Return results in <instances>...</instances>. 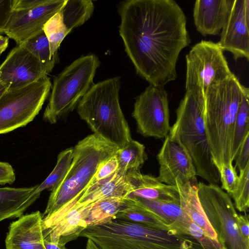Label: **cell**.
Here are the masks:
<instances>
[{
    "mask_svg": "<svg viewBox=\"0 0 249 249\" xmlns=\"http://www.w3.org/2000/svg\"><path fill=\"white\" fill-rule=\"evenodd\" d=\"M94 5L90 0H67L64 6L44 25L52 58L58 56V49L72 30L85 23L92 15Z\"/></svg>",
    "mask_w": 249,
    "mask_h": 249,
    "instance_id": "4fadbf2b",
    "label": "cell"
},
{
    "mask_svg": "<svg viewBox=\"0 0 249 249\" xmlns=\"http://www.w3.org/2000/svg\"><path fill=\"white\" fill-rule=\"evenodd\" d=\"M205 106V95L186 91L176 109V120L171 127L168 137L189 153L196 176L209 184L218 185L220 176L208 143L204 120Z\"/></svg>",
    "mask_w": 249,
    "mask_h": 249,
    "instance_id": "277c9868",
    "label": "cell"
},
{
    "mask_svg": "<svg viewBox=\"0 0 249 249\" xmlns=\"http://www.w3.org/2000/svg\"><path fill=\"white\" fill-rule=\"evenodd\" d=\"M47 75L39 61L22 45H17L0 65V83L7 90L25 87Z\"/></svg>",
    "mask_w": 249,
    "mask_h": 249,
    "instance_id": "5bb4252c",
    "label": "cell"
},
{
    "mask_svg": "<svg viewBox=\"0 0 249 249\" xmlns=\"http://www.w3.org/2000/svg\"><path fill=\"white\" fill-rule=\"evenodd\" d=\"M235 168L243 171L249 163V134L244 139L235 158Z\"/></svg>",
    "mask_w": 249,
    "mask_h": 249,
    "instance_id": "d6a6232c",
    "label": "cell"
},
{
    "mask_svg": "<svg viewBox=\"0 0 249 249\" xmlns=\"http://www.w3.org/2000/svg\"><path fill=\"white\" fill-rule=\"evenodd\" d=\"M127 196L137 200L179 230L190 233L189 227L193 221L182 208L180 203L146 199L134 196Z\"/></svg>",
    "mask_w": 249,
    "mask_h": 249,
    "instance_id": "cb8c5ba5",
    "label": "cell"
},
{
    "mask_svg": "<svg viewBox=\"0 0 249 249\" xmlns=\"http://www.w3.org/2000/svg\"><path fill=\"white\" fill-rule=\"evenodd\" d=\"M223 51L231 52L235 60L249 59V0H234L228 19L218 42Z\"/></svg>",
    "mask_w": 249,
    "mask_h": 249,
    "instance_id": "2e32d148",
    "label": "cell"
},
{
    "mask_svg": "<svg viewBox=\"0 0 249 249\" xmlns=\"http://www.w3.org/2000/svg\"><path fill=\"white\" fill-rule=\"evenodd\" d=\"M118 169L126 173L130 170H139L147 159L144 146L131 139L116 153Z\"/></svg>",
    "mask_w": 249,
    "mask_h": 249,
    "instance_id": "4316f807",
    "label": "cell"
},
{
    "mask_svg": "<svg viewBox=\"0 0 249 249\" xmlns=\"http://www.w3.org/2000/svg\"><path fill=\"white\" fill-rule=\"evenodd\" d=\"M237 223L239 231L242 236L249 241V214H239L237 217Z\"/></svg>",
    "mask_w": 249,
    "mask_h": 249,
    "instance_id": "d590c367",
    "label": "cell"
},
{
    "mask_svg": "<svg viewBox=\"0 0 249 249\" xmlns=\"http://www.w3.org/2000/svg\"><path fill=\"white\" fill-rule=\"evenodd\" d=\"M100 249H203L190 233L177 228L163 230L115 218L87 226L80 233Z\"/></svg>",
    "mask_w": 249,
    "mask_h": 249,
    "instance_id": "7a4b0ae2",
    "label": "cell"
},
{
    "mask_svg": "<svg viewBox=\"0 0 249 249\" xmlns=\"http://www.w3.org/2000/svg\"><path fill=\"white\" fill-rule=\"evenodd\" d=\"M118 13L119 34L137 73L155 86L175 80L179 54L191 42L179 5L173 0H127Z\"/></svg>",
    "mask_w": 249,
    "mask_h": 249,
    "instance_id": "6da1fadb",
    "label": "cell"
},
{
    "mask_svg": "<svg viewBox=\"0 0 249 249\" xmlns=\"http://www.w3.org/2000/svg\"><path fill=\"white\" fill-rule=\"evenodd\" d=\"M73 156V148L62 151L58 155L56 165L48 177L39 185H37L33 196L39 198L44 190H52L62 181L71 164Z\"/></svg>",
    "mask_w": 249,
    "mask_h": 249,
    "instance_id": "83f0119b",
    "label": "cell"
},
{
    "mask_svg": "<svg viewBox=\"0 0 249 249\" xmlns=\"http://www.w3.org/2000/svg\"><path fill=\"white\" fill-rule=\"evenodd\" d=\"M16 179V174L12 166L7 162L0 161V185L12 184Z\"/></svg>",
    "mask_w": 249,
    "mask_h": 249,
    "instance_id": "e575fe53",
    "label": "cell"
},
{
    "mask_svg": "<svg viewBox=\"0 0 249 249\" xmlns=\"http://www.w3.org/2000/svg\"><path fill=\"white\" fill-rule=\"evenodd\" d=\"M9 38L0 35V56L8 46Z\"/></svg>",
    "mask_w": 249,
    "mask_h": 249,
    "instance_id": "74e56055",
    "label": "cell"
},
{
    "mask_svg": "<svg viewBox=\"0 0 249 249\" xmlns=\"http://www.w3.org/2000/svg\"><path fill=\"white\" fill-rule=\"evenodd\" d=\"M21 45L39 61L47 75L52 71L58 56L51 57L49 43L43 31Z\"/></svg>",
    "mask_w": 249,
    "mask_h": 249,
    "instance_id": "f1b7e54d",
    "label": "cell"
},
{
    "mask_svg": "<svg viewBox=\"0 0 249 249\" xmlns=\"http://www.w3.org/2000/svg\"><path fill=\"white\" fill-rule=\"evenodd\" d=\"M234 0H197L193 9L194 24L202 36L217 35L228 19Z\"/></svg>",
    "mask_w": 249,
    "mask_h": 249,
    "instance_id": "ac0fdd59",
    "label": "cell"
},
{
    "mask_svg": "<svg viewBox=\"0 0 249 249\" xmlns=\"http://www.w3.org/2000/svg\"><path fill=\"white\" fill-rule=\"evenodd\" d=\"M157 159L160 165L158 179L167 185L177 186L176 179L197 185L196 171L189 153L183 147L164 138Z\"/></svg>",
    "mask_w": 249,
    "mask_h": 249,
    "instance_id": "9a60e30c",
    "label": "cell"
},
{
    "mask_svg": "<svg viewBox=\"0 0 249 249\" xmlns=\"http://www.w3.org/2000/svg\"><path fill=\"white\" fill-rule=\"evenodd\" d=\"M218 42L201 40L186 55V92L205 95L208 89L230 77L231 71Z\"/></svg>",
    "mask_w": 249,
    "mask_h": 249,
    "instance_id": "30bf717a",
    "label": "cell"
},
{
    "mask_svg": "<svg viewBox=\"0 0 249 249\" xmlns=\"http://www.w3.org/2000/svg\"><path fill=\"white\" fill-rule=\"evenodd\" d=\"M125 174L118 169L110 178L87 188L76 202L90 204L107 198H126L130 194L131 189L126 180Z\"/></svg>",
    "mask_w": 249,
    "mask_h": 249,
    "instance_id": "7402d4cb",
    "label": "cell"
},
{
    "mask_svg": "<svg viewBox=\"0 0 249 249\" xmlns=\"http://www.w3.org/2000/svg\"><path fill=\"white\" fill-rule=\"evenodd\" d=\"M197 195L202 208L223 249H249L241 235L230 196L218 185L199 182Z\"/></svg>",
    "mask_w": 249,
    "mask_h": 249,
    "instance_id": "ba28073f",
    "label": "cell"
},
{
    "mask_svg": "<svg viewBox=\"0 0 249 249\" xmlns=\"http://www.w3.org/2000/svg\"><path fill=\"white\" fill-rule=\"evenodd\" d=\"M86 249H100L90 239H88Z\"/></svg>",
    "mask_w": 249,
    "mask_h": 249,
    "instance_id": "f35d334b",
    "label": "cell"
},
{
    "mask_svg": "<svg viewBox=\"0 0 249 249\" xmlns=\"http://www.w3.org/2000/svg\"><path fill=\"white\" fill-rule=\"evenodd\" d=\"M67 0H12V9L4 34L21 45L43 30L46 23Z\"/></svg>",
    "mask_w": 249,
    "mask_h": 249,
    "instance_id": "8fae6325",
    "label": "cell"
},
{
    "mask_svg": "<svg viewBox=\"0 0 249 249\" xmlns=\"http://www.w3.org/2000/svg\"><path fill=\"white\" fill-rule=\"evenodd\" d=\"M119 148L95 134L89 135L73 148L70 166L62 181L51 192L43 218L82 196L99 165L115 155Z\"/></svg>",
    "mask_w": 249,
    "mask_h": 249,
    "instance_id": "8992f818",
    "label": "cell"
},
{
    "mask_svg": "<svg viewBox=\"0 0 249 249\" xmlns=\"http://www.w3.org/2000/svg\"><path fill=\"white\" fill-rule=\"evenodd\" d=\"M12 9V0H0V34H4Z\"/></svg>",
    "mask_w": 249,
    "mask_h": 249,
    "instance_id": "836d02e7",
    "label": "cell"
},
{
    "mask_svg": "<svg viewBox=\"0 0 249 249\" xmlns=\"http://www.w3.org/2000/svg\"><path fill=\"white\" fill-rule=\"evenodd\" d=\"M115 218L163 230L177 228L129 196L124 198V205L116 215Z\"/></svg>",
    "mask_w": 249,
    "mask_h": 249,
    "instance_id": "603a6c76",
    "label": "cell"
},
{
    "mask_svg": "<svg viewBox=\"0 0 249 249\" xmlns=\"http://www.w3.org/2000/svg\"><path fill=\"white\" fill-rule=\"evenodd\" d=\"M221 182V188L227 191V193L231 196L234 192L239 182L236 168L232 164H223L218 170Z\"/></svg>",
    "mask_w": 249,
    "mask_h": 249,
    "instance_id": "1f68e13d",
    "label": "cell"
},
{
    "mask_svg": "<svg viewBox=\"0 0 249 249\" xmlns=\"http://www.w3.org/2000/svg\"><path fill=\"white\" fill-rule=\"evenodd\" d=\"M7 89L0 83V98L6 91Z\"/></svg>",
    "mask_w": 249,
    "mask_h": 249,
    "instance_id": "ab89813d",
    "label": "cell"
},
{
    "mask_svg": "<svg viewBox=\"0 0 249 249\" xmlns=\"http://www.w3.org/2000/svg\"><path fill=\"white\" fill-rule=\"evenodd\" d=\"M132 116L137 131L145 137L165 138L171 126L167 91L162 87L150 85L135 99Z\"/></svg>",
    "mask_w": 249,
    "mask_h": 249,
    "instance_id": "7c38bea8",
    "label": "cell"
},
{
    "mask_svg": "<svg viewBox=\"0 0 249 249\" xmlns=\"http://www.w3.org/2000/svg\"><path fill=\"white\" fill-rule=\"evenodd\" d=\"M245 86L233 73L205 94L204 120L213 162L218 170L231 160L234 125Z\"/></svg>",
    "mask_w": 249,
    "mask_h": 249,
    "instance_id": "3957f363",
    "label": "cell"
},
{
    "mask_svg": "<svg viewBox=\"0 0 249 249\" xmlns=\"http://www.w3.org/2000/svg\"><path fill=\"white\" fill-rule=\"evenodd\" d=\"M120 87V76L93 84L77 106L93 134L119 148L132 139L119 103Z\"/></svg>",
    "mask_w": 249,
    "mask_h": 249,
    "instance_id": "5b68a950",
    "label": "cell"
},
{
    "mask_svg": "<svg viewBox=\"0 0 249 249\" xmlns=\"http://www.w3.org/2000/svg\"><path fill=\"white\" fill-rule=\"evenodd\" d=\"M100 62L94 54L79 57L54 79L43 119L55 124L72 111L92 85Z\"/></svg>",
    "mask_w": 249,
    "mask_h": 249,
    "instance_id": "52a82bcc",
    "label": "cell"
},
{
    "mask_svg": "<svg viewBox=\"0 0 249 249\" xmlns=\"http://www.w3.org/2000/svg\"><path fill=\"white\" fill-rule=\"evenodd\" d=\"M116 154L102 162L98 167L87 188L98 185L112 177L118 169Z\"/></svg>",
    "mask_w": 249,
    "mask_h": 249,
    "instance_id": "4dcf8cb0",
    "label": "cell"
},
{
    "mask_svg": "<svg viewBox=\"0 0 249 249\" xmlns=\"http://www.w3.org/2000/svg\"><path fill=\"white\" fill-rule=\"evenodd\" d=\"M36 187L0 188V222L22 216L37 199L32 195Z\"/></svg>",
    "mask_w": 249,
    "mask_h": 249,
    "instance_id": "ffe728a7",
    "label": "cell"
},
{
    "mask_svg": "<svg viewBox=\"0 0 249 249\" xmlns=\"http://www.w3.org/2000/svg\"><path fill=\"white\" fill-rule=\"evenodd\" d=\"M43 219L37 211L12 222L5 238L6 249H45Z\"/></svg>",
    "mask_w": 249,
    "mask_h": 249,
    "instance_id": "e0dca14e",
    "label": "cell"
},
{
    "mask_svg": "<svg viewBox=\"0 0 249 249\" xmlns=\"http://www.w3.org/2000/svg\"><path fill=\"white\" fill-rule=\"evenodd\" d=\"M176 182L179 195L180 205L182 208L207 236L217 240L216 234L211 226L200 205L197 195V185L178 179H176Z\"/></svg>",
    "mask_w": 249,
    "mask_h": 249,
    "instance_id": "44dd1931",
    "label": "cell"
},
{
    "mask_svg": "<svg viewBox=\"0 0 249 249\" xmlns=\"http://www.w3.org/2000/svg\"><path fill=\"white\" fill-rule=\"evenodd\" d=\"M239 182L231 197L235 207L241 212L246 213L249 207V163L239 172Z\"/></svg>",
    "mask_w": 249,
    "mask_h": 249,
    "instance_id": "f546056e",
    "label": "cell"
},
{
    "mask_svg": "<svg viewBox=\"0 0 249 249\" xmlns=\"http://www.w3.org/2000/svg\"><path fill=\"white\" fill-rule=\"evenodd\" d=\"M249 89L244 87L234 125L231 160L233 161L247 134H249Z\"/></svg>",
    "mask_w": 249,
    "mask_h": 249,
    "instance_id": "484cf974",
    "label": "cell"
},
{
    "mask_svg": "<svg viewBox=\"0 0 249 249\" xmlns=\"http://www.w3.org/2000/svg\"><path fill=\"white\" fill-rule=\"evenodd\" d=\"M51 88L47 75L25 87L7 90L0 98V135L32 122L41 109Z\"/></svg>",
    "mask_w": 249,
    "mask_h": 249,
    "instance_id": "9c48e42d",
    "label": "cell"
},
{
    "mask_svg": "<svg viewBox=\"0 0 249 249\" xmlns=\"http://www.w3.org/2000/svg\"><path fill=\"white\" fill-rule=\"evenodd\" d=\"M44 245L45 249H67L64 245L59 243H53L45 239L44 240Z\"/></svg>",
    "mask_w": 249,
    "mask_h": 249,
    "instance_id": "8d00e7d4",
    "label": "cell"
},
{
    "mask_svg": "<svg viewBox=\"0 0 249 249\" xmlns=\"http://www.w3.org/2000/svg\"><path fill=\"white\" fill-rule=\"evenodd\" d=\"M125 178L134 196L146 199L180 203L177 186L167 185L152 175L142 174L139 170L126 172Z\"/></svg>",
    "mask_w": 249,
    "mask_h": 249,
    "instance_id": "d6986e66",
    "label": "cell"
},
{
    "mask_svg": "<svg viewBox=\"0 0 249 249\" xmlns=\"http://www.w3.org/2000/svg\"><path fill=\"white\" fill-rule=\"evenodd\" d=\"M124 198L110 197L94 202L86 220L87 226L102 225L115 219L124 205Z\"/></svg>",
    "mask_w": 249,
    "mask_h": 249,
    "instance_id": "d4e9b609",
    "label": "cell"
}]
</instances>
